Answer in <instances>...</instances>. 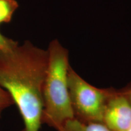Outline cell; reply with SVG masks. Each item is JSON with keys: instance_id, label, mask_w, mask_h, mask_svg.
Masks as SVG:
<instances>
[{"instance_id": "cell-9", "label": "cell", "mask_w": 131, "mask_h": 131, "mask_svg": "<svg viewBox=\"0 0 131 131\" xmlns=\"http://www.w3.org/2000/svg\"><path fill=\"white\" fill-rule=\"evenodd\" d=\"M120 90L123 93L124 95L126 96L129 102L131 104V82L129 84H127L126 86L124 87V88Z\"/></svg>"}, {"instance_id": "cell-5", "label": "cell", "mask_w": 131, "mask_h": 131, "mask_svg": "<svg viewBox=\"0 0 131 131\" xmlns=\"http://www.w3.org/2000/svg\"><path fill=\"white\" fill-rule=\"evenodd\" d=\"M60 131H113L103 123H84L75 118L67 121Z\"/></svg>"}, {"instance_id": "cell-3", "label": "cell", "mask_w": 131, "mask_h": 131, "mask_svg": "<svg viewBox=\"0 0 131 131\" xmlns=\"http://www.w3.org/2000/svg\"><path fill=\"white\" fill-rule=\"evenodd\" d=\"M68 88L75 118L84 123H103L106 104L115 89L92 86L71 66L68 70Z\"/></svg>"}, {"instance_id": "cell-8", "label": "cell", "mask_w": 131, "mask_h": 131, "mask_svg": "<svg viewBox=\"0 0 131 131\" xmlns=\"http://www.w3.org/2000/svg\"><path fill=\"white\" fill-rule=\"evenodd\" d=\"M16 41L4 37L0 32V50H3L10 47Z\"/></svg>"}, {"instance_id": "cell-2", "label": "cell", "mask_w": 131, "mask_h": 131, "mask_svg": "<svg viewBox=\"0 0 131 131\" xmlns=\"http://www.w3.org/2000/svg\"><path fill=\"white\" fill-rule=\"evenodd\" d=\"M47 50L42 124L60 131L67 121L74 118L68 88L69 53L57 39L50 41Z\"/></svg>"}, {"instance_id": "cell-7", "label": "cell", "mask_w": 131, "mask_h": 131, "mask_svg": "<svg viewBox=\"0 0 131 131\" xmlns=\"http://www.w3.org/2000/svg\"><path fill=\"white\" fill-rule=\"evenodd\" d=\"M14 104V100L8 92L0 86V117L5 109Z\"/></svg>"}, {"instance_id": "cell-1", "label": "cell", "mask_w": 131, "mask_h": 131, "mask_svg": "<svg viewBox=\"0 0 131 131\" xmlns=\"http://www.w3.org/2000/svg\"><path fill=\"white\" fill-rule=\"evenodd\" d=\"M47 50L29 41L0 50V86L8 92L23 121L21 131H40Z\"/></svg>"}, {"instance_id": "cell-4", "label": "cell", "mask_w": 131, "mask_h": 131, "mask_svg": "<svg viewBox=\"0 0 131 131\" xmlns=\"http://www.w3.org/2000/svg\"><path fill=\"white\" fill-rule=\"evenodd\" d=\"M103 123L113 131H124L131 125V104L120 89H115L106 104Z\"/></svg>"}, {"instance_id": "cell-6", "label": "cell", "mask_w": 131, "mask_h": 131, "mask_svg": "<svg viewBox=\"0 0 131 131\" xmlns=\"http://www.w3.org/2000/svg\"><path fill=\"white\" fill-rule=\"evenodd\" d=\"M18 6L16 0H0V24L9 23Z\"/></svg>"}]
</instances>
